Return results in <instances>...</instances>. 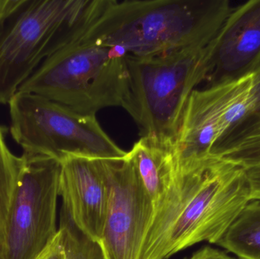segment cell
Here are the masks:
<instances>
[{
    "instance_id": "6da1fadb",
    "label": "cell",
    "mask_w": 260,
    "mask_h": 259,
    "mask_svg": "<svg viewBox=\"0 0 260 259\" xmlns=\"http://www.w3.org/2000/svg\"><path fill=\"white\" fill-rule=\"evenodd\" d=\"M250 202L241 166L213 154L178 163L174 183L154 209L139 259H168L197 243L216 244Z\"/></svg>"
},
{
    "instance_id": "7a4b0ae2",
    "label": "cell",
    "mask_w": 260,
    "mask_h": 259,
    "mask_svg": "<svg viewBox=\"0 0 260 259\" xmlns=\"http://www.w3.org/2000/svg\"><path fill=\"white\" fill-rule=\"evenodd\" d=\"M232 8L229 0H88L75 33L150 57L209 44Z\"/></svg>"
},
{
    "instance_id": "3957f363",
    "label": "cell",
    "mask_w": 260,
    "mask_h": 259,
    "mask_svg": "<svg viewBox=\"0 0 260 259\" xmlns=\"http://www.w3.org/2000/svg\"><path fill=\"white\" fill-rule=\"evenodd\" d=\"M212 41L150 57L128 55L122 107L141 137L175 140L189 97L209 75Z\"/></svg>"
},
{
    "instance_id": "277c9868",
    "label": "cell",
    "mask_w": 260,
    "mask_h": 259,
    "mask_svg": "<svg viewBox=\"0 0 260 259\" xmlns=\"http://www.w3.org/2000/svg\"><path fill=\"white\" fill-rule=\"evenodd\" d=\"M127 56L122 47L82 39L74 30L70 41L46 59L18 91L35 93L86 115L122 107L127 86Z\"/></svg>"
},
{
    "instance_id": "5b68a950",
    "label": "cell",
    "mask_w": 260,
    "mask_h": 259,
    "mask_svg": "<svg viewBox=\"0 0 260 259\" xmlns=\"http://www.w3.org/2000/svg\"><path fill=\"white\" fill-rule=\"evenodd\" d=\"M88 0H0V103L65 45Z\"/></svg>"
},
{
    "instance_id": "8992f818",
    "label": "cell",
    "mask_w": 260,
    "mask_h": 259,
    "mask_svg": "<svg viewBox=\"0 0 260 259\" xmlns=\"http://www.w3.org/2000/svg\"><path fill=\"white\" fill-rule=\"evenodd\" d=\"M8 104L11 134L23 154L59 161L68 155L114 159L127 154L102 129L95 115L27 91H18Z\"/></svg>"
},
{
    "instance_id": "52a82bcc",
    "label": "cell",
    "mask_w": 260,
    "mask_h": 259,
    "mask_svg": "<svg viewBox=\"0 0 260 259\" xmlns=\"http://www.w3.org/2000/svg\"><path fill=\"white\" fill-rule=\"evenodd\" d=\"M24 167L9 207L0 259H37L57 235L59 160L23 154Z\"/></svg>"
},
{
    "instance_id": "ba28073f",
    "label": "cell",
    "mask_w": 260,
    "mask_h": 259,
    "mask_svg": "<svg viewBox=\"0 0 260 259\" xmlns=\"http://www.w3.org/2000/svg\"><path fill=\"white\" fill-rule=\"evenodd\" d=\"M255 109L253 74L194 90L174 140L178 162L211 154Z\"/></svg>"
},
{
    "instance_id": "9c48e42d",
    "label": "cell",
    "mask_w": 260,
    "mask_h": 259,
    "mask_svg": "<svg viewBox=\"0 0 260 259\" xmlns=\"http://www.w3.org/2000/svg\"><path fill=\"white\" fill-rule=\"evenodd\" d=\"M102 163L109 185L106 223L99 243L104 258L139 259L154 214L152 201L126 155Z\"/></svg>"
},
{
    "instance_id": "30bf717a",
    "label": "cell",
    "mask_w": 260,
    "mask_h": 259,
    "mask_svg": "<svg viewBox=\"0 0 260 259\" xmlns=\"http://www.w3.org/2000/svg\"><path fill=\"white\" fill-rule=\"evenodd\" d=\"M60 164L62 212L85 237L99 243L109 202V185L102 159L68 155Z\"/></svg>"
},
{
    "instance_id": "8fae6325",
    "label": "cell",
    "mask_w": 260,
    "mask_h": 259,
    "mask_svg": "<svg viewBox=\"0 0 260 259\" xmlns=\"http://www.w3.org/2000/svg\"><path fill=\"white\" fill-rule=\"evenodd\" d=\"M260 65V0L232 8L212 41L206 85L253 74Z\"/></svg>"
},
{
    "instance_id": "7c38bea8",
    "label": "cell",
    "mask_w": 260,
    "mask_h": 259,
    "mask_svg": "<svg viewBox=\"0 0 260 259\" xmlns=\"http://www.w3.org/2000/svg\"><path fill=\"white\" fill-rule=\"evenodd\" d=\"M154 205L158 207L177 176L178 160L174 140L140 137L126 155Z\"/></svg>"
},
{
    "instance_id": "4fadbf2b",
    "label": "cell",
    "mask_w": 260,
    "mask_h": 259,
    "mask_svg": "<svg viewBox=\"0 0 260 259\" xmlns=\"http://www.w3.org/2000/svg\"><path fill=\"white\" fill-rule=\"evenodd\" d=\"M211 154L244 168L260 164V107L224 135Z\"/></svg>"
},
{
    "instance_id": "5bb4252c",
    "label": "cell",
    "mask_w": 260,
    "mask_h": 259,
    "mask_svg": "<svg viewBox=\"0 0 260 259\" xmlns=\"http://www.w3.org/2000/svg\"><path fill=\"white\" fill-rule=\"evenodd\" d=\"M216 245L238 259H260V200L244 207Z\"/></svg>"
},
{
    "instance_id": "9a60e30c",
    "label": "cell",
    "mask_w": 260,
    "mask_h": 259,
    "mask_svg": "<svg viewBox=\"0 0 260 259\" xmlns=\"http://www.w3.org/2000/svg\"><path fill=\"white\" fill-rule=\"evenodd\" d=\"M24 167V156L17 157L11 152L0 126V252L4 244L9 207Z\"/></svg>"
},
{
    "instance_id": "2e32d148",
    "label": "cell",
    "mask_w": 260,
    "mask_h": 259,
    "mask_svg": "<svg viewBox=\"0 0 260 259\" xmlns=\"http://www.w3.org/2000/svg\"><path fill=\"white\" fill-rule=\"evenodd\" d=\"M59 228L63 231L67 259H105L99 243L85 237L63 213Z\"/></svg>"
},
{
    "instance_id": "e0dca14e",
    "label": "cell",
    "mask_w": 260,
    "mask_h": 259,
    "mask_svg": "<svg viewBox=\"0 0 260 259\" xmlns=\"http://www.w3.org/2000/svg\"><path fill=\"white\" fill-rule=\"evenodd\" d=\"M37 259H67L63 231L59 228L50 246Z\"/></svg>"
},
{
    "instance_id": "ac0fdd59",
    "label": "cell",
    "mask_w": 260,
    "mask_h": 259,
    "mask_svg": "<svg viewBox=\"0 0 260 259\" xmlns=\"http://www.w3.org/2000/svg\"><path fill=\"white\" fill-rule=\"evenodd\" d=\"M245 170L251 190V201L260 200V164Z\"/></svg>"
},
{
    "instance_id": "d6986e66",
    "label": "cell",
    "mask_w": 260,
    "mask_h": 259,
    "mask_svg": "<svg viewBox=\"0 0 260 259\" xmlns=\"http://www.w3.org/2000/svg\"><path fill=\"white\" fill-rule=\"evenodd\" d=\"M253 97L256 109L260 107V65L253 73Z\"/></svg>"
},
{
    "instance_id": "ffe728a7",
    "label": "cell",
    "mask_w": 260,
    "mask_h": 259,
    "mask_svg": "<svg viewBox=\"0 0 260 259\" xmlns=\"http://www.w3.org/2000/svg\"><path fill=\"white\" fill-rule=\"evenodd\" d=\"M195 259H235L231 257L230 255L226 254L224 252H209V253L206 254V255H201L198 258Z\"/></svg>"
}]
</instances>
